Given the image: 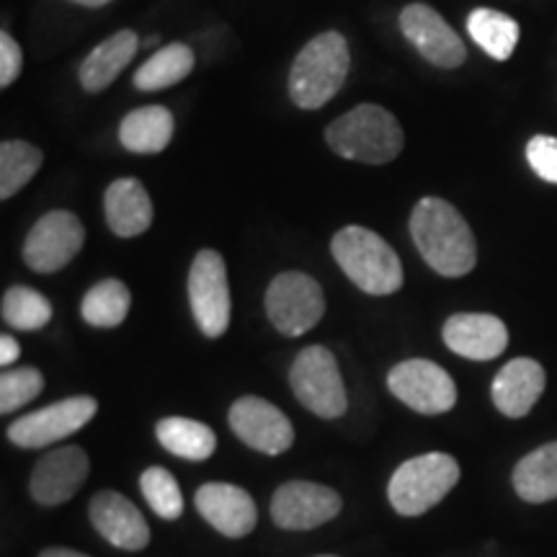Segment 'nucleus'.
Masks as SVG:
<instances>
[{
    "label": "nucleus",
    "mask_w": 557,
    "mask_h": 557,
    "mask_svg": "<svg viewBox=\"0 0 557 557\" xmlns=\"http://www.w3.org/2000/svg\"><path fill=\"white\" fill-rule=\"evenodd\" d=\"M90 472V459L81 447L52 449L34 465L29 491L41 506H60L78 493Z\"/></svg>",
    "instance_id": "nucleus-15"
},
{
    "label": "nucleus",
    "mask_w": 557,
    "mask_h": 557,
    "mask_svg": "<svg viewBox=\"0 0 557 557\" xmlns=\"http://www.w3.org/2000/svg\"><path fill=\"white\" fill-rule=\"evenodd\" d=\"M132 305V295L127 284L120 278H103V282L94 284L83 297L81 312L83 320L94 329H116L124 323Z\"/></svg>",
    "instance_id": "nucleus-27"
},
{
    "label": "nucleus",
    "mask_w": 557,
    "mask_h": 557,
    "mask_svg": "<svg viewBox=\"0 0 557 557\" xmlns=\"http://www.w3.org/2000/svg\"><path fill=\"white\" fill-rule=\"evenodd\" d=\"M39 557H88V555H81L75 553V549H65V547H52V549H45Z\"/></svg>",
    "instance_id": "nucleus-35"
},
{
    "label": "nucleus",
    "mask_w": 557,
    "mask_h": 557,
    "mask_svg": "<svg viewBox=\"0 0 557 557\" xmlns=\"http://www.w3.org/2000/svg\"><path fill=\"white\" fill-rule=\"evenodd\" d=\"M16 359H18V341L9 336V333H3V336H0V364L11 367Z\"/></svg>",
    "instance_id": "nucleus-34"
},
{
    "label": "nucleus",
    "mask_w": 557,
    "mask_h": 557,
    "mask_svg": "<svg viewBox=\"0 0 557 557\" xmlns=\"http://www.w3.org/2000/svg\"><path fill=\"white\" fill-rule=\"evenodd\" d=\"M143 496L160 519H178L184 513V496L176 478L165 468H148L139 478Z\"/></svg>",
    "instance_id": "nucleus-30"
},
{
    "label": "nucleus",
    "mask_w": 557,
    "mask_h": 557,
    "mask_svg": "<svg viewBox=\"0 0 557 557\" xmlns=\"http://www.w3.org/2000/svg\"><path fill=\"white\" fill-rule=\"evenodd\" d=\"M86 243V227L67 209H54L37 220L32 233L26 235L24 261L37 274H54L65 269Z\"/></svg>",
    "instance_id": "nucleus-10"
},
{
    "label": "nucleus",
    "mask_w": 557,
    "mask_h": 557,
    "mask_svg": "<svg viewBox=\"0 0 557 557\" xmlns=\"http://www.w3.org/2000/svg\"><path fill=\"white\" fill-rule=\"evenodd\" d=\"M468 32L475 39L480 50L491 54L493 60L504 62L513 54L519 45V24L508 13L493 9H475L468 16Z\"/></svg>",
    "instance_id": "nucleus-24"
},
{
    "label": "nucleus",
    "mask_w": 557,
    "mask_h": 557,
    "mask_svg": "<svg viewBox=\"0 0 557 557\" xmlns=\"http://www.w3.org/2000/svg\"><path fill=\"white\" fill-rule=\"evenodd\" d=\"M90 521L99 529V534L120 549H143L150 542V527L137 506L122 493L101 491L90 498L88 506Z\"/></svg>",
    "instance_id": "nucleus-17"
},
{
    "label": "nucleus",
    "mask_w": 557,
    "mask_h": 557,
    "mask_svg": "<svg viewBox=\"0 0 557 557\" xmlns=\"http://www.w3.org/2000/svg\"><path fill=\"white\" fill-rule=\"evenodd\" d=\"M73 3H78V5H86V9H101V5L111 3V0H73Z\"/></svg>",
    "instance_id": "nucleus-36"
},
{
    "label": "nucleus",
    "mask_w": 557,
    "mask_h": 557,
    "mask_svg": "<svg viewBox=\"0 0 557 557\" xmlns=\"http://www.w3.org/2000/svg\"><path fill=\"white\" fill-rule=\"evenodd\" d=\"M333 259L367 295H395L403 287V263L387 240L374 230L348 225L333 235Z\"/></svg>",
    "instance_id": "nucleus-3"
},
{
    "label": "nucleus",
    "mask_w": 557,
    "mask_h": 557,
    "mask_svg": "<svg viewBox=\"0 0 557 557\" xmlns=\"http://www.w3.org/2000/svg\"><path fill=\"white\" fill-rule=\"evenodd\" d=\"M107 222L120 238H137L152 225L150 194L137 178H120L109 186Z\"/></svg>",
    "instance_id": "nucleus-20"
},
{
    "label": "nucleus",
    "mask_w": 557,
    "mask_h": 557,
    "mask_svg": "<svg viewBox=\"0 0 557 557\" xmlns=\"http://www.w3.org/2000/svg\"><path fill=\"white\" fill-rule=\"evenodd\" d=\"M295 398L310 413L320 418H338L346 413V387L341 380L338 361L325 346H308L297 354L289 372Z\"/></svg>",
    "instance_id": "nucleus-6"
},
{
    "label": "nucleus",
    "mask_w": 557,
    "mask_h": 557,
    "mask_svg": "<svg viewBox=\"0 0 557 557\" xmlns=\"http://www.w3.org/2000/svg\"><path fill=\"white\" fill-rule=\"evenodd\" d=\"M444 344L459 357L472 361H491L508 346L506 323L487 312H457L444 323Z\"/></svg>",
    "instance_id": "nucleus-16"
},
{
    "label": "nucleus",
    "mask_w": 557,
    "mask_h": 557,
    "mask_svg": "<svg viewBox=\"0 0 557 557\" xmlns=\"http://www.w3.org/2000/svg\"><path fill=\"white\" fill-rule=\"evenodd\" d=\"M320 557H333V555H320Z\"/></svg>",
    "instance_id": "nucleus-37"
},
{
    "label": "nucleus",
    "mask_w": 557,
    "mask_h": 557,
    "mask_svg": "<svg viewBox=\"0 0 557 557\" xmlns=\"http://www.w3.org/2000/svg\"><path fill=\"white\" fill-rule=\"evenodd\" d=\"M400 32L431 65L455 70L468 60V50L459 34L426 3H410L403 9Z\"/></svg>",
    "instance_id": "nucleus-13"
},
{
    "label": "nucleus",
    "mask_w": 557,
    "mask_h": 557,
    "mask_svg": "<svg viewBox=\"0 0 557 557\" xmlns=\"http://www.w3.org/2000/svg\"><path fill=\"white\" fill-rule=\"evenodd\" d=\"M99 410L90 395H78V398H67L37 410V413L21 416L9 426V438L16 447L24 449H41L50 444L60 442L75 431L86 426L90 418Z\"/></svg>",
    "instance_id": "nucleus-11"
},
{
    "label": "nucleus",
    "mask_w": 557,
    "mask_h": 557,
    "mask_svg": "<svg viewBox=\"0 0 557 557\" xmlns=\"http://www.w3.org/2000/svg\"><path fill=\"white\" fill-rule=\"evenodd\" d=\"M45 389V377L39 369L21 367L0 374V413H13L24 408Z\"/></svg>",
    "instance_id": "nucleus-31"
},
{
    "label": "nucleus",
    "mask_w": 557,
    "mask_h": 557,
    "mask_svg": "<svg viewBox=\"0 0 557 557\" xmlns=\"http://www.w3.org/2000/svg\"><path fill=\"white\" fill-rule=\"evenodd\" d=\"M21 67H24V54H21V47L16 39H11V34H0V86L9 88L13 81L21 75Z\"/></svg>",
    "instance_id": "nucleus-33"
},
{
    "label": "nucleus",
    "mask_w": 557,
    "mask_h": 557,
    "mask_svg": "<svg viewBox=\"0 0 557 557\" xmlns=\"http://www.w3.org/2000/svg\"><path fill=\"white\" fill-rule=\"evenodd\" d=\"M387 387L395 398L413 408L416 413H447L457 403L455 380L429 359H408L389 369Z\"/></svg>",
    "instance_id": "nucleus-9"
},
{
    "label": "nucleus",
    "mask_w": 557,
    "mask_h": 557,
    "mask_svg": "<svg viewBox=\"0 0 557 557\" xmlns=\"http://www.w3.org/2000/svg\"><path fill=\"white\" fill-rule=\"evenodd\" d=\"M230 429L250 449L271 457L287 451L295 442V429H292L289 418L276 406H271L269 400L256 398V395H246V398L233 403Z\"/></svg>",
    "instance_id": "nucleus-14"
},
{
    "label": "nucleus",
    "mask_w": 557,
    "mask_h": 557,
    "mask_svg": "<svg viewBox=\"0 0 557 557\" xmlns=\"http://www.w3.org/2000/svg\"><path fill=\"white\" fill-rule=\"evenodd\" d=\"M410 235L418 253L436 274L457 278L475 269V235L449 201L436 197L418 201L410 214Z\"/></svg>",
    "instance_id": "nucleus-1"
},
{
    "label": "nucleus",
    "mask_w": 557,
    "mask_h": 557,
    "mask_svg": "<svg viewBox=\"0 0 557 557\" xmlns=\"http://www.w3.org/2000/svg\"><path fill=\"white\" fill-rule=\"evenodd\" d=\"M547 377L540 361L519 357L500 369L493 380L491 395L500 413L508 418H521L534 408L540 395L545 393Z\"/></svg>",
    "instance_id": "nucleus-19"
},
{
    "label": "nucleus",
    "mask_w": 557,
    "mask_h": 557,
    "mask_svg": "<svg viewBox=\"0 0 557 557\" xmlns=\"http://www.w3.org/2000/svg\"><path fill=\"white\" fill-rule=\"evenodd\" d=\"M351 54L338 32L312 37L289 70V96L299 109H320L344 88Z\"/></svg>",
    "instance_id": "nucleus-4"
},
{
    "label": "nucleus",
    "mask_w": 557,
    "mask_h": 557,
    "mask_svg": "<svg viewBox=\"0 0 557 557\" xmlns=\"http://www.w3.org/2000/svg\"><path fill=\"white\" fill-rule=\"evenodd\" d=\"M527 160L532 171L547 184H557V137L537 135L527 143Z\"/></svg>",
    "instance_id": "nucleus-32"
},
{
    "label": "nucleus",
    "mask_w": 557,
    "mask_h": 557,
    "mask_svg": "<svg viewBox=\"0 0 557 557\" xmlns=\"http://www.w3.org/2000/svg\"><path fill=\"white\" fill-rule=\"evenodd\" d=\"M197 511L205 517L209 524L218 529L225 537H246L253 532L256 519V504L238 485L230 483H207L197 491Z\"/></svg>",
    "instance_id": "nucleus-18"
},
{
    "label": "nucleus",
    "mask_w": 557,
    "mask_h": 557,
    "mask_svg": "<svg viewBox=\"0 0 557 557\" xmlns=\"http://www.w3.org/2000/svg\"><path fill=\"white\" fill-rule=\"evenodd\" d=\"M173 114L165 107H143L129 111L120 124V143L137 156H156L173 139Z\"/></svg>",
    "instance_id": "nucleus-22"
},
{
    "label": "nucleus",
    "mask_w": 557,
    "mask_h": 557,
    "mask_svg": "<svg viewBox=\"0 0 557 557\" xmlns=\"http://www.w3.org/2000/svg\"><path fill=\"white\" fill-rule=\"evenodd\" d=\"M158 442L163 444L171 455L181 459H191V462H201L218 449V436L214 431L205 426V423L191 421V418H163L156 429Z\"/></svg>",
    "instance_id": "nucleus-25"
},
{
    "label": "nucleus",
    "mask_w": 557,
    "mask_h": 557,
    "mask_svg": "<svg viewBox=\"0 0 557 557\" xmlns=\"http://www.w3.org/2000/svg\"><path fill=\"white\" fill-rule=\"evenodd\" d=\"M513 491L527 504H547L557 498V442L529 451L513 468Z\"/></svg>",
    "instance_id": "nucleus-23"
},
{
    "label": "nucleus",
    "mask_w": 557,
    "mask_h": 557,
    "mask_svg": "<svg viewBox=\"0 0 557 557\" xmlns=\"http://www.w3.org/2000/svg\"><path fill=\"white\" fill-rule=\"evenodd\" d=\"M344 500L333 487L292 480L284 483L271 498V519L276 527L289 532H308L333 517H338Z\"/></svg>",
    "instance_id": "nucleus-12"
},
{
    "label": "nucleus",
    "mask_w": 557,
    "mask_h": 557,
    "mask_svg": "<svg viewBox=\"0 0 557 557\" xmlns=\"http://www.w3.org/2000/svg\"><path fill=\"white\" fill-rule=\"evenodd\" d=\"M457 480V459L444 451H429V455L408 459L395 470L387 485L389 504L400 517H421L429 508L442 504Z\"/></svg>",
    "instance_id": "nucleus-5"
},
{
    "label": "nucleus",
    "mask_w": 557,
    "mask_h": 557,
    "mask_svg": "<svg viewBox=\"0 0 557 557\" xmlns=\"http://www.w3.org/2000/svg\"><path fill=\"white\" fill-rule=\"evenodd\" d=\"M189 299L199 331L207 338L225 336L230 325V284L218 250H199L189 271Z\"/></svg>",
    "instance_id": "nucleus-8"
},
{
    "label": "nucleus",
    "mask_w": 557,
    "mask_h": 557,
    "mask_svg": "<svg viewBox=\"0 0 557 557\" xmlns=\"http://www.w3.org/2000/svg\"><path fill=\"white\" fill-rule=\"evenodd\" d=\"M267 315L282 336H305L325 315L323 289L310 274L284 271L267 289Z\"/></svg>",
    "instance_id": "nucleus-7"
},
{
    "label": "nucleus",
    "mask_w": 557,
    "mask_h": 557,
    "mask_svg": "<svg viewBox=\"0 0 557 557\" xmlns=\"http://www.w3.org/2000/svg\"><path fill=\"white\" fill-rule=\"evenodd\" d=\"M3 320L16 331H39L52 320V302L32 287H11L3 295Z\"/></svg>",
    "instance_id": "nucleus-29"
},
{
    "label": "nucleus",
    "mask_w": 557,
    "mask_h": 557,
    "mask_svg": "<svg viewBox=\"0 0 557 557\" xmlns=\"http://www.w3.org/2000/svg\"><path fill=\"white\" fill-rule=\"evenodd\" d=\"M194 70V52L191 47L169 45L163 50H158L150 60H145L135 73V88L139 90H163L176 86Z\"/></svg>",
    "instance_id": "nucleus-26"
},
{
    "label": "nucleus",
    "mask_w": 557,
    "mask_h": 557,
    "mask_svg": "<svg viewBox=\"0 0 557 557\" xmlns=\"http://www.w3.org/2000/svg\"><path fill=\"white\" fill-rule=\"evenodd\" d=\"M139 41L137 34L132 29L116 32L114 37L103 39L99 47H94V52H88V58L81 62V86L88 94H101L111 83L120 78V73L129 65L135 58Z\"/></svg>",
    "instance_id": "nucleus-21"
},
{
    "label": "nucleus",
    "mask_w": 557,
    "mask_h": 557,
    "mask_svg": "<svg viewBox=\"0 0 557 557\" xmlns=\"http://www.w3.org/2000/svg\"><path fill=\"white\" fill-rule=\"evenodd\" d=\"M41 169V150L24 139H5L0 145V199L9 201Z\"/></svg>",
    "instance_id": "nucleus-28"
},
{
    "label": "nucleus",
    "mask_w": 557,
    "mask_h": 557,
    "mask_svg": "<svg viewBox=\"0 0 557 557\" xmlns=\"http://www.w3.org/2000/svg\"><path fill=\"white\" fill-rule=\"evenodd\" d=\"M325 143L336 156L367 165L393 163L403 152L406 135L400 122L377 103H359L325 129Z\"/></svg>",
    "instance_id": "nucleus-2"
}]
</instances>
